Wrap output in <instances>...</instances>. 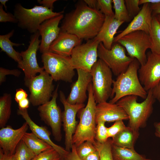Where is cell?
<instances>
[{"mask_svg": "<svg viewBox=\"0 0 160 160\" xmlns=\"http://www.w3.org/2000/svg\"><path fill=\"white\" fill-rule=\"evenodd\" d=\"M105 17L100 10L89 7L84 2L80 3L75 9L65 14L61 31L75 35L81 40H89L97 35Z\"/></svg>", "mask_w": 160, "mask_h": 160, "instance_id": "obj_1", "label": "cell"}, {"mask_svg": "<svg viewBox=\"0 0 160 160\" xmlns=\"http://www.w3.org/2000/svg\"><path fill=\"white\" fill-rule=\"evenodd\" d=\"M140 65L137 60L134 58L126 71L114 80L109 102L116 103L121 98L129 95H134L145 99L147 92L141 83L138 75Z\"/></svg>", "mask_w": 160, "mask_h": 160, "instance_id": "obj_2", "label": "cell"}, {"mask_svg": "<svg viewBox=\"0 0 160 160\" xmlns=\"http://www.w3.org/2000/svg\"><path fill=\"white\" fill-rule=\"evenodd\" d=\"M137 97L129 95L119 100L116 103L122 108L128 117V126L139 131L145 127L147 121L151 114L155 99L152 89L148 91L146 97L141 103L137 101Z\"/></svg>", "mask_w": 160, "mask_h": 160, "instance_id": "obj_3", "label": "cell"}, {"mask_svg": "<svg viewBox=\"0 0 160 160\" xmlns=\"http://www.w3.org/2000/svg\"><path fill=\"white\" fill-rule=\"evenodd\" d=\"M88 99L87 105L78 112L79 122L72 138V143L76 147L89 141L95 143V132L96 103L93 93L92 82L88 86Z\"/></svg>", "mask_w": 160, "mask_h": 160, "instance_id": "obj_4", "label": "cell"}, {"mask_svg": "<svg viewBox=\"0 0 160 160\" xmlns=\"http://www.w3.org/2000/svg\"><path fill=\"white\" fill-rule=\"evenodd\" d=\"M63 11L55 12L42 5H35L30 9L24 7L20 3L15 4L14 15L17 20L18 26L33 34L38 31L40 25L46 20L59 15Z\"/></svg>", "mask_w": 160, "mask_h": 160, "instance_id": "obj_5", "label": "cell"}, {"mask_svg": "<svg viewBox=\"0 0 160 160\" xmlns=\"http://www.w3.org/2000/svg\"><path fill=\"white\" fill-rule=\"evenodd\" d=\"M94 97L97 104L107 101L111 97L113 80L112 72L101 59L97 60L91 71Z\"/></svg>", "mask_w": 160, "mask_h": 160, "instance_id": "obj_6", "label": "cell"}, {"mask_svg": "<svg viewBox=\"0 0 160 160\" xmlns=\"http://www.w3.org/2000/svg\"><path fill=\"white\" fill-rule=\"evenodd\" d=\"M44 70L55 81L62 80L71 82L75 75L74 69L70 57L48 52L42 54Z\"/></svg>", "mask_w": 160, "mask_h": 160, "instance_id": "obj_7", "label": "cell"}, {"mask_svg": "<svg viewBox=\"0 0 160 160\" xmlns=\"http://www.w3.org/2000/svg\"><path fill=\"white\" fill-rule=\"evenodd\" d=\"M53 79L44 70L30 79H24L30 92L29 100L33 106L42 105L49 101L54 89Z\"/></svg>", "mask_w": 160, "mask_h": 160, "instance_id": "obj_8", "label": "cell"}, {"mask_svg": "<svg viewBox=\"0 0 160 160\" xmlns=\"http://www.w3.org/2000/svg\"><path fill=\"white\" fill-rule=\"evenodd\" d=\"M116 43L108 49L100 42L98 48V56L114 74L118 76L126 71L134 58L127 55L125 48L119 43Z\"/></svg>", "mask_w": 160, "mask_h": 160, "instance_id": "obj_9", "label": "cell"}, {"mask_svg": "<svg viewBox=\"0 0 160 160\" xmlns=\"http://www.w3.org/2000/svg\"><path fill=\"white\" fill-rule=\"evenodd\" d=\"M116 43L123 46L129 57L136 59L140 65L146 63V52L151 48L150 36L144 31H137L129 33L120 38Z\"/></svg>", "mask_w": 160, "mask_h": 160, "instance_id": "obj_10", "label": "cell"}, {"mask_svg": "<svg viewBox=\"0 0 160 160\" xmlns=\"http://www.w3.org/2000/svg\"><path fill=\"white\" fill-rule=\"evenodd\" d=\"M58 87V85L51 100L39 106L37 110L41 120L51 127L55 140L60 142L62 138L63 112L56 102Z\"/></svg>", "mask_w": 160, "mask_h": 160, "instance_id": "obj_11", "label": "cell"}, {"mask_svg": "<svg viewBox=\"0 0 160 160\" xmlns=\"http://www.w3.org/2000/svg\"><path fill=\"white\" fill-rule=\"evenodd\" d=\"M100 43L94 38L74 48L70 58L75 69H81L90 72L92 66L97 61L98 48Z\"/></svg>", "mask_w": 160, "mask_h": 160, "instance_id": "obj_12", "label": "cell"}, {"mask_svg": "<svg viewBox=\"0 0 160 160\" xmlns=\"http://www.w3.org/2000/svg\"><path fill=\"white\" fill-rule=\"evenodd\" d=\"M39 31L32 34L30 37L29 45L27 49L20 53L21 61L18 63V67L22 69L25 74L24 79H30L36 76L37 73L44 71L43 67H40L38 63L36 54L39 49L41 40Z\"/></svg>", "mask_w": 160, "mask_h": 160, "instance_id": "obj_13", "label": "cell"}, {"mask_svg": "<svg viewBox=\"0 0 160 160\" xmlns=\"http://www.w3.org/2000/svg\"><path fill=\"white\" fill-rule=\"evenodd\" d=\"M60 102L63 105L64 111L62 113V122L65 132V150L70 152L73 146L72 138L76 129L78 122L76 120L77 113L85 107L84 104H71L66 100L64 94L59 92Z\"/></svg>", "mask_w": 160, "mask_h": 160, "instance_id": "obj_14", "label": "cell"}, {"mask_svg": "<svg viewBox=\"0 0 160 160\" xmlns=\"http://www.w3.org/2000/svg\"><path fill=\"white\" fill-rule=\"evenodd\" d=\"M145 64L138 70L140 81L147 92L154 88L160 81V54L148 52Z\"/></svg>", "mask_w": 160, "mask_h": 160, "instance_id": "obj_15", "label": "cell"}, {"mask_svg": "<svg viewBox=\"0 0 160 160\" xmlns=\"http://www.w3.org/2000/svg\"><path fill=\"white\" fill-rule=\"evenodd\" d=\"M29 126L26 122L19 128L14 129L8 126L0 130V147L5 154L12 155L15 153L16 149L27 132Z\"/></svg>", "mask_w": 160, "mask_h": 160, "instance_id": "obj_16", "label": "cell"}, {"mask_svg": "<svg viewBox=\"0 0 160 160\" xmlns=\"http://www.w3.org/2000/svg\"><path fill=\"white\" fill-rule=\"evenodd\" d=\"M63 17L62 14L46 20L40 25L38 31L41 39L39 49L42 54L49 52L50 45L58 37L61 31L58 25Z\"/></svg>", "mask_w": 160, "mask_h": 160, "instance_id": "obj_17", "label": "cell"}, {"mask_svg": "<svg viewBox=\"0 0 160 160\" xmlns=\"http://www.w3.org/2000/svg\"><path fill=\"white\" fill-rule=\"evenodd\" d=\"M151 5L146 3L143 6L139 12L133 18L127 26L114 39L116 43L121 38L132 32L142 31L149 34L152 18Z\"/></svg>", "mask_w": 160, "mask_h": 160, "instance_id": "obj_18", "label": "cell"}, {"mask_svg": "<svg viewBox=\"0 0 160 160\" xmlns=\"http://www.w3.org/2000/svg\"><path fill=\"white\" fill-rule=\"evenodd\" d=\"M76 70L78 79L72 85L70 93L66 99L70 104H84L87 98L86 92L92 82L91 72L82 69Z\"/></svg>", "mask_w": 160, "mask_h": 160, "instance_id": "obj_19", "label": "cell"}, {"mask_svg": "<svg viewBox=\"0 0 160 160\" xmlns=\"http://www.w3.org/2000/svg\"><path fill=\"white\" fill-rule=\"evenodd\" d=\"M127 119H128V117L124 110L116 103L106 101L96 105V124L100 121L110 122Z\"/></svg>", "mask_w": 160, "mask_h": 160, "instance_id": "obj_20", "label": "cell"}, {"mask_svg": "<svg viewBox=\"0 0 160 160\" xmlns=\"http://www.w3.org/2000/svg\"><path fill=\"white\" fill-rule=\"evenodd\" d=\"M81 40L75 35L60 31L50 45L49 52L70 57L74 48L81 44Z\"/></svg>", "mask_w": 160, "mask_h": 160, "instance_id": "obj_21", "label": "cell"}, {"mask_svg": "<svg viewBox=\"0 0 160 160\" xmlns=\"http://www.w3.org/2000/svg\"><path fill=\"white\" fill-rule=\"evenodd\" d=\"M17 113L20 115L25 120L32 133L52 146L59 153L63 158L69 152L66 151L65 148L56 144L50 138L51 133L46 127L39 126L31 119L27 109H18Z\"/></svg>", "mask_w": 160, "mask_h": 160, "instance_id": "obj_22", "label": "cell"}, {"mask_svg": "<svg viewBox=\"0 0 160 160\" xmlns=\"http://www.w3.org/2000/svg\"><path fill=\"white\" fill-rule=\"evenodd\" d=\"M103 24L97 35L95 38L102 42L106 49H111L114 36L119 27L124 22L116 20L114 15L105 16Z\"/></svg>", "mask_w": 160, "mask_h": 160, "instance_id": "obj_23", "label": "cell"}, {"mask_svg": "<svg viewBox=\"0 0 160 160\" xmlns=\"http://www.w3.org/2000/svg\"><path fill=\"white\" fill-rule=\"evenodd\" d=\"M139 135V131L126 127L121 132L112 138V144L118 146L134 148V144Z\"/></svg>", "mask_w": 160, "mask_h": 160, "instance_id": "obj_24", "label": "cell"}, {"mask_svg": "<svg viewBox=\"0 0 160 160\" xmlns=\"http://www.w3.org/2000/svg\"><path fill=\"white\" fill-rule=\"evenodd\" d=\"M14 32V30L12 29L7 34L0 35V47L1 51L5 52L9 57L18 63L22 60L20 53L15 50L13 47H19L24 44L15 43L10 40Z\"/></svg>", "mask_w": 160, "mask_h": 160, "instance_id": "obj_25", "label": "cell"}, {"mask_svg": "<svg viewBox=\"0 0 160 160\" xmlns=\"http://www.w3.org/2000/svg\"><path fill=\"white\" fill-rule=\"evenodd\" d=\"M22 140L36 155L53 148L50 145L38 138L32 132H26L23 135Z\"/></svg>", "mask_w": 160, "mask_h": 160, "instance_id": "obj_26", "label": "cell"}, {"mask_svg": "<svg viewBox=\"0 0 160 160\" xmlns=\"http://www.w3.org/2000/svg\"><path fill=\"white\" fill-rule=\"evenodd\" d=\"M111 152L113 160H145L146 158L138 153L134 148L118 146L112 144Z\"/></svg>", "mask_w": 160, "mask_h": 160, "instance_id": "obj_27", "label": "cell"}, {"mask_svg": "<svg viewBox=\"0 0 160 160\" xmlns=\"http://www.w3.org/2000/svg\"><path fill=\"white\" fill-rule=\"evenodd\" d=\"M149 35L151 43V52L160 54V24L156 16H152Z\"/></svg>", "mask_w": 160, "mask_h": 160, "instance_id": "obj_28", "label": "cell"}, {"mask_svg": "<svg viewBox=\"0 0 160 160\" xmlns=\"http://www.w3.org/2000/svg\"><path fill=\"white\" fill-rule=\"evenodd\" d=\"M12 97L11 94L5 93L0 98V127L5 126L11 114Z\"/></svg>", "mask_w": 160, "mask_h": 160, "instance_id": "obj_29", "label": "cell"}, {"mask_svg": "<svg viewBox=\"0 0 160 160\" xmlns=\"http://www.w3.org/2000/svg\"><path fill=\"white\" fill-rule=\"evenodd\" d=\"M115 10L114 16L117 20L125 22H129L132 20L129 16L124 0H113Z\"/></svg>", "mask_w": 160, "mask_h": 160, "instance_id": "obj_30", "label": "cell"}, {"mask_svg": "<svg viewBox=\"0 0 160 160\" xmlns=\"http://www.w3.org/2000/svg\"><path fill=\"white\" fill-rule=\"evenodd\" d=\"M94 145L99 153L100 160H113L111 152L112 145L111 140L109 138L103 143L96 141Z\"/></svg>", "mask_w": 160, "mask_h": 160, "instance_id": "obj_31", "label": "cell"}, {"mask_svg": "<svg viewBox=\"0 0 160 160\" xmlns=\"http://www.w3.org/2000/svg\"><path fill=\"white\" fill-rule=\"evenodd\" d=\"M15 160H31L36 156L22 140L14 154Z\"/></svg>", "mask_w": 160, "mask_h": 160, "instance_id": "obj_32", "label": "cell"}, {"mask_svg": "<svg viewBox=\"0 0 160 160\" xmlns=\"http://www.w3.org/2000/svg\"><path fill=\"white\" fill-rule=\"evenodd\" d=\"M76 151L78 156L82 159L89 154L96 151L97 150L92 142L87 141L76 147Z\"/></svg>", "mask_w": 160, "mask_h": 160, "instance_id": "obj_33", "label": "cell"}, {"mask_svg": "<svg viewBox=\"0 0 160 160\" xmlns=\"http://www.w3.org/2000/svg\"><path fill=\"white\" fill-rule=\"evenodd\" d=\"M105 123L104 121H100L96 124L95 139L96 141L100 143L106 142L109 138L107 127L105 126Z\"/></svg>", "mask_w": 160, "mask_h": 160, "instance_id": "obj_34", "label": "cell"}, {"mask_svg": "<svg viewBox=\"0 0 160 160\" xmlns=\"http://www.w3.org/2000/svg\"><path fill=\"white\" fill-rule=\"evenodd\" d=\"M62 159L59 153L53 148L36 155L31 160H60Z\"/></svg>", "mask_w": 160, "mask_h": 160, "instance_id": "obj_35", "label": "cell"}, {"mask_svg": "<svg viewBox=\"0 0 160 160\" xmlns=\"http://www.w3.org/2000/svg\"><path fill=\"white\" fill-rule=\"evenodd\" d=\"M97 9L100 11L105 16H114L112 9V0H97Z\"/></svg>", "mask_w": 160, "mask_h": 160, "instance_id": "obj_36", "label": "cell"}, {"mask_svg": "<svg viewBox=\"0 0 160 160\" xmlns=\"http://www.w3.org/2000/svg\"><path fill=\"white\" fill-rule=\"evenodd\" d=\"M139 0H125V4L129 17L133 19L139 12L141 9L139 7Z\"/></svg>", "mask_w": 160, "mask_h": 160, "instance_id": "obj_37", "label": "cell"}, {"mask_svg": "<svg viewBox=\"0 0 160 160\" xmlns=\"http://www.w3.org/2000/svg\"><path fill=\"white\" fill-rule=\"evenodd\" d=\"M126 127L123 120H119L115 121L111 126L107 127L108 138H113L123 130Z\"/></svg>", "mask_w": 160, "mask_h": 160, "instance_id": "obj_38", "label": "cell"}, {"mask_svg": "<svg viewBox=\"0 0 160 160\" xmlns=\"http://www.w3.org/2000/svg\"><path fill=\"white\" fill-rule=\"evenodd\" d=\"M3 6L0 4V22H9L17 23L18 21L14 15L10 12H6L3 9Z\"/></svg>", "mask_w": 160, "mask_h": 160, "instance_id": "obj_39", "label": "cell"}, {"mask_svg": "<svg viewBox=\"0 0 160 160\" xmlns=\"http://www.w3.org/2000/svg\"><path fill=\"white\" fill-rule=\"evenodd\" d=\"M21 72L17 69L9 70L2 67L0 68V84L4 82L6 80V76L12 75L16 76H19Z\"/></svg>", "mask_w": 160, "mask_h": 160, "instance_id": "obj_40", "label": "cell"}, {"mask_svg": "<svg viewBox=\"0 0 160 160\" xmlns=\"http://www.w3.org/2000/svg\"><path fill=\"white\" fill-rule=\"evenodd\" d=\"M64 160H82L78 156L76 151V147L73 145L71 151L64 157Z\"/></svg>", "mask_w": 160, "mask_h": 160, "instance_id": "obj_41", "label": "cell"}, {"mask_svg": "<svg viewBox=\"0 0 160 160\" xmlns=\"http://www.w3.org/2000/svg\"><path fill=\"white\" fill-rule=\"evenodd\" d=\"M28 94L26 91L21 88L17 89L15 96V101L18 103L22 100L28 98Z\"/></svg>", "mask_w": 160, "mask_h": 160, "instance_id": "obj_42", "label": "cell"}, {"mask_svg": "<svg viewBox=\"0 0 160 160\" xmlns=\"http://www.w3.org/2000/svg\"><path fill=\"white\" fill-rule=\"evenodd\" d=\"M57 0H38L37 2L39 4L42 5L43 7L53 10L54 3Z\"/></svg>", "mask_w": 160, "mask_h": 160, "instance_id": "obj_43", "label": "cell"}, {"mask_svg": "<svg viewBox=\"0 0 160 160\" xmlns=\"http://www.w3.org/2000/svg\"><path fill=\"white\" fill-rule=\"evenodd\" d=\"M29 100L28 98H25L20 101L18 103L19 109L21 110L27 109L29 107Z\"/></svg>", "mask_w": 160, "mask_h": 160, "instance_id": "obj_44", "label": "cell"}, {"mask_svg": "<svg viewBox=\"0 0 160 160\" xmlns=\"http://www.w3.org/2000/svg\"><path fill=\"white\" fill-rule=\"evenodd\" d=\"M82 160H100V155L98 151L94 152L84 158Z\"/></svg>", "mask_w": 160, "mask_h": 160, "instance_id": "obj_45", "label": "cell"}, {"mask_svg": "<svg viewBox=\"0 0 160 160\" xmlns=\"http://www.w3.org/2000/svg\"><path fill=\"white\" fill-rule=\"evenodd\" d=\"M152 91L155 98L160 103V81L157 85L153 89Z\"/></svg>", "mask_w": 160, "mask_h": 160, "instance_id": "obj_46", "label": "cell"}, {"mask_svg": "<svg viewBox=\"0 0 160 160\" xmlns=\"http://www.w3.org/2000/svg\"><path fill=\"white\" fill-rule=\"evenodd\" d=\"M0 160H15L14 154L10 155L5 154L0 148Z\"/></svg>", "mask_w": 160, "mask_h": 160, "instance_id": "obj_47", "label": "cell"}, {"mask_svg": "<svg viewBox=\"0 0 160 160\" xmlns=\"http://www.w3.org/2000/svg\"><path fill=\"white\" fill-rule=\"evenodd\" d=\"M151 7L153 13L152 16L156 15H160V2L157 4H151Z\"/></svg>", "mask_w": 160, "mask_h": 160, "instance_id": "obj_48", "label": "cell"}, {"mask_svg": "<svg viewBox=\"0 0 160 160\" xmlns=\"http://www.w3.org/2000/svg\"><path fill=\"white\" fill-rule=\"evenodd\" d=\"M84 1L89 7L97 10V0H84Z\"/></svg>", "mask_w": 160, "mask_h": 160, "instance_id": "obj_49", "label": "cell"}, {"mask_svg": "<svg viewBox=\"0 0 160 160\" xmlns=\"http://www.w3.org/2000/svg\"><path fill=\"white\" fill-rule=\"evenodd\" d=\"M160 2V0H139V4H153Z\"/></svg>", "mask_w": 160, "mask_h": 160, "instance_id": "obj_50", "label": "cell"}, {"mask_svg": "<svg viewBox=\"0 0 160 160\" xmlns=\"http://www.w3.org/2000/svg\"><path fill=\"white\" fill-rule=\"evenodd\" d=\"M154 126L155 129V135L160 139V122L154 123Z\"/></svg>", "mask_w": 160, "mask_h": 160, "instance_id": "obj_51", "label": "cell"}, {"mask_svg": "<svg viewBox=\"0 0 160 160\" xmlns=\"http://www.w3.org/2000/svg\"><path fill=\"white\" fill-rule=\"evenodd\" d=\"M9 1L8 0H0V2L1 4L4 6L6 10H7V7L6 5V3Z\"/></svg>", "mask_w": 160, "mask_h": 160, "instance_id": "obj_52", "label": "cell"}, {"mask_svg": "<svg viewBox=\"0 0 160 160\" xmlns=\"http://www.w3.org/2000/svg\"><path fill=\"white\" fill-rule=\"evenodd\" d=\"M159 21V23L160 24V15H155Z\"/></svg>", "mask_w": 160, "mask_h": 160, "instance_id": "obj_53", "label": "cell"}, {"mask_svg": "<svg viewBox=\"0 0 160 160\" xmlns=\"http://www.w3.org/2000/svg\"><path fill=\"white\" fill-rule=\"evenodd\" d=\"M145 160H151L150 159H146Z\"/></svg>", "mask_w": 160, "mask_h": 160, "instance_id": "obj_54", "label": "cell"}, {"mask_svg": "<svg viewBox=\"0 0 160 160\" xmlns=\"http://www.w3.org/2000/svg\"><path fill=\"white\" fill-rule=\"evenodd\" d=\"M60 160H64L63 159H62Z\"/></svg>", "mask_w": 160, "mask_h": 160, "instance_id": "obj_55", "label": "cell"}]
</instances>
